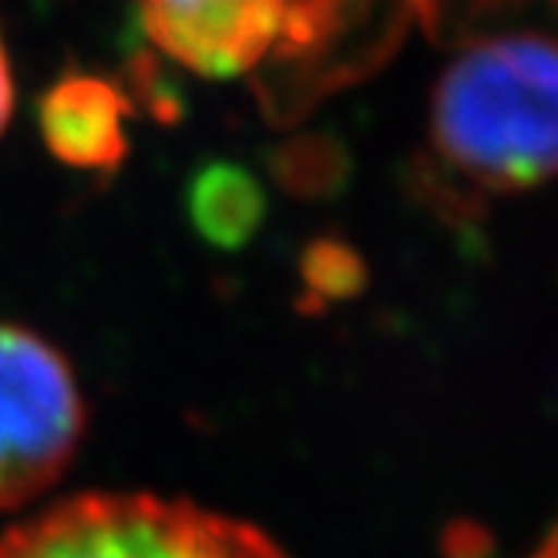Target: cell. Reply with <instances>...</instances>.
Returning a JSON list of instances; mask_svg holds the SVG:
<instances>
[{
	"label": "cell",
	"instance_id": "obj_9",
	"mask_svg": "<svg viewBox=\"0 0 558 558\" xmlns=\"http://www.w3.org/2000/svg\"><path fill=\"white\" fill-rule=\"evenodd\" d=\"M555 4H558V0H555Z\"/></svg>",
	"mask_w": 558,
	"mask_h": 558
},
{
	"label": "cell",
	"instance_id": "obj_6",
	"mask_svg": "<svg viewBox=\"0 0 558 558\" xmlns=\"http://www.w3.org/2000/svg\"><path fill=\"white\" fill-rule=\"evenodd\" d=\"M263 209L266 206L256 175L232 162H213L192 179L189 216L195 229L216 246H243L259 229Z\"/></svg>",
	"mask_w": 558,
	"mask_h": 558
},
{
	"label": "cell",
	"instance_id": "obj_3",
	"mask_svg": "<svg viewBox=\"0 0 558 558\" xmlns=\"http://www.w3.org/2000/svg\"><path fill=\"white\" fill-rule=\"evenodd\" d=\"M82 430L85 401L71 364L45 337L0 324V511L48 495Z\"/></svg>",
	"mask_w": 558,
	"mask_h": 558
},
{
	"label": "cell",
	"instance_id": "obj_5",
	"mask_svg": "<svg viewBox=\"0 0 558 558\" xmlns=\"http://www.w3.org/2000/svg\"><path fill=\"white\" fill-rule=\"evenodd\" d=\"M45 145L64 166L114 172L129 155V98L108 77L74 71L54 82L37 101Z\"/></svg>",
	"mask_w": 558,
	"mask_h": 558
},
{
	"label": "cell",
	"instance_id": "obj_4",
	"mask_svg": "<svg viewBox=\"0 0 558 558\" xmlns=\"http://www.w3.org/2000/svg\"><path fill=\"white\" fill-rule=\"evenodd\" d=\"M151 41L179 64L229 77L279 51L293 0H138Z\"/></svg>",
	"mask_w": 558,
	"mask_h": 558
},
{
	"label": "cell",
	"instance_id": "obj_1",
	"mask_svg": "<svg viewBox=\"0 0 558 558\" xmlns=\"http://www.w3.org/2000/svg\"><path fill=\"white\" fill-rule=\"evenodd\" d=\"M427 142L474 195L558 179V37L505 31L464 45L434 85Z\"/></svg>",
	"mask_w": 558,
	"mask_h": 558
},
{
	"label": "cell",
	"instance_id": "obj_8",
	"mask_svg": "<svg viewBox=\"0 0 558 558\" xmlns=\"http://www.w3.org/2000/svg\"><path fill=\"white\" fill-rule=\"evenodd\" d=\"M11 111H14V85H11V64H8L4 45H0V132L8 129V122H11Z\"/></svg>",
	"mask_w": 558,
	"mask_h": 558
},
{
	"label": "cell",
	"instance_id": "obj_2",
	"mask_svg": "<svg viewBox=\"0 0 558 558\" xmlns=\"http://www.w3.org/2000/svg\"><path fill=\"white\" fill-rule=\"evenodd\" d=\"M0 558H287L266 532L182 498L95 492L0 535Z\"/></svg>",
	"mask_w": 558,
	"mask_h": 558
},
{
	"label": "cell",
	"instance_id": "obj_7",
	"mask_svg": "<svg viewBox=\"0 0 558 558\" xmlns=\"http://www.w3.org/2000/svg\"><path fill=\"white\" fill-rule=\"evenodd\" d=\"M454 4V0H414V11L417 17L427 24V27H437L445 17H448V8ZM468 11H488V8H498V4H508V0H464Z\"/></svg>",
	"mask_w": 558,
	"mask_h": 558
}]
</instances>
